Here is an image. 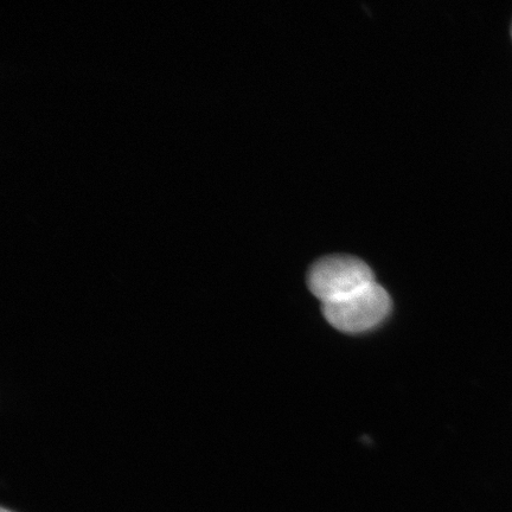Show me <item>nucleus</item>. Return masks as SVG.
I'll list each match as a JSON object with an SVG mask.
<instances>
[{
    "mask_svg": "<svg viewBox=\"0 0 512 512\" xmlns=\"http://www.w3.org/2000/svg\"><path fill=\"white\" fill-rule=\"evenodd\" d=\"M374 283V273L366 262L349 255L325 256L307 274L311 293L323 304L336 302Z\"/></svg>",
    "mask_w": 512,
    "mask_h": 512,
    "instance_id": "nucleus-1",
    "label": "nucleus"
},
{
    "mask_svg": "<svg viewBox=\"0 0 512 512\" xmlns=\"http://www.w3.org/2000/svg\"><path fill=\"white\" fill-rule=\"evenodd\" d=\"M392 300L379 284H370L336 302L323 304L324 317L335 329L362 334L377 328L389 316Z\"/></svg>",
    "mask_w": 512,
    "mask_h": 512,
    "instance_id": "nucleus-2",
    "label": "nucleus"
},
{
    "mask_svg": "<svg viewBox=\"0 0 512 512\" xmlns=\"http://www.w3.org/2000/svg\"><path fill=\"white\" fill-rule=\"evenodd\" d=\"M0 512H12V511L6 510V509H2V511H0Z\"/></svg>",
    "mask_w": 512,
    "mask_h": 512,
    "instance_id": "nucleus-3",
    "label": "nucleus"
}]
</instances>
